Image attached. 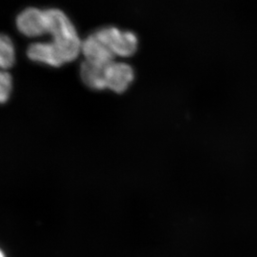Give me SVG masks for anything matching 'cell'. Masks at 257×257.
<instances>
[{
    "label": "cell",
    "instance_id": "obj_1",
    "mask_svg": "<svg viewBox=\"0 0 257 257\" xmlns=\"http://www.w3.org/2000/svg\"><path fill=\"white\" fill-rule=\"evenodd\" d=\"M47 33L54 37L53 43L64 62L73 61L81 50L82 43L73 23L62 11L48 9L44 11Z\"/></svg>",
    "mask_w": 257,
    "mask_h": 257
},
{
    "label": "cell",
    "instance_id": "obj_2",
    "mask_svg": "<svg viewBox=\"0 0 257 257\" xmlns=\"http://www.w3.org/2000/svg\"><path fill=\"white\" fill-rule=\"evenodd\" d=\"M94 35L113 55L130 56L138 50V37L133 32H121L117 28L106 27L98 30Z\"/></svg>",
    "mask_w": 257,
    "mask_h": 257
},
{
    "label": "cell",
    "instance_id": "obj_3",
    "mask_svg": "<svg viewBox=\"0 0 257 257\" xmlns=\"http://www.w3.org/2000/svg\"><path fill=\"white\" fill-rule=\"evenodd\" d=\"M19 31L30 37H39L47 33L45 13L37 8H28L20 13L17 19Z\"/></svg>",
    "mask_w": 257,
    "mask_h": 257
},
{
    "label": "cell",
    "instance_id": "obj_4",
    "mask_svg": "<svg viewBox=\"0 0 257 257\" xmlns=\"http://www.w3.org/2000/svg\"><path fill=\"white\" fill-rule=\"evenodd\" d=\"M107 87L115 92H125L133 82L135 74L133 68L123 62H112L106 67Z\"/></svg>",
    "mask_w": 257,
    "mask_h": 257
},
{
    "label": "cell",
    "instance_id": "obj_5",
    "mask_svg": "<svg viewBox=\"0 0 257 257\" xmlns=\"http://www.w3.org/2000/svg\"><path fill=\"white\" fill-rule=\"evenodd\" d=\"M81 51L86 57V60L93 62L95 64L101 65L107 67L113 62L112 52L108 47L92 34L87 37L82 42Z\"/></svg>",
    "mask_w": 257,
    "mask_h": 257
},
{
    "label": "cell",
    "instance_id": "obj_6",
    "mask_svg": "<svg viewBox=\"0 0 257 257\" xmlns=\"http://www.w3.org/2000/svg\"><path fill=\"white\" fill-rule=\"evenodd\" d=\"M27 55L29 58L34 61L51 65L54 67H59L64 63L53 42L34 43L28 48Z\"/></svg>",
    "mask_w": 257,
    "mask_h": 257
},
{
    "label": "cell",
    "instance_id": "obj_7",
    "mask_svg": "<svg viewBox=\"0 0 257 257\" xmlns=\"http://www.w3.org/2000/svg\"><path fill=\"white\" fill-rule=\"evenodd\" d=\"M106 67L85 60L80 67V75L83 82L93 90H103L107 88Z\"/></svg>",
    "mask_w": 257,
    "mask_h": 257
},
{
    "label": "cell",
    "instance_id": "obj_8",
    "mask_svg": "<svg viewBox=\"0 0 257 257\" xmlns=\"http://www.w3.org/2000/svg\"><path fill=\"white\" fill-rule=\"evenodd\" d=\"M15 47L11 38L0 34V69H9L16 60Z\"/></svg>",
    "mask_w": 257,
    "mask_h": 257
},
{
    "label": "cell",
    "instance_id": "obj_9",
    "mask_svg": "<svg viewBox=\"0 0 257 257\" xmlns=\"http://www.w3.org/2000/svg\"><path fill=\"white\" fill-rule=\"evenodd\" d=\"M12 91V76L9 73L0 71V103L7 101Z\"/></svg>",
    "mask_w": 257,
    "mask_h": 257
},
{
    "label": "cell",
    "instance_id": "obj_10",
    "mask_svg": "<svg viewBox=\"0 0 257 257\" xmlns=\"http://www.w3.org/2000/svg\"><path fill=\"white\" fill-rule=\"evenodd\" d=\"M0 257H4V254L2 253V251H1V250H0Z\"/></svg>",
    "mask_w": 257,
    "mask_h": 257
}]
</instances>
